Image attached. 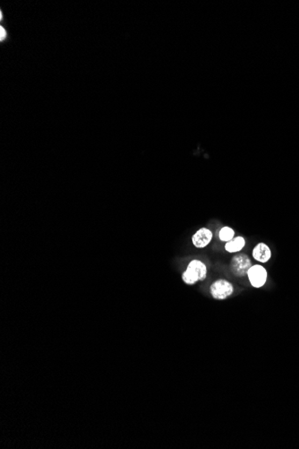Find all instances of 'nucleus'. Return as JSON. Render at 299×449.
<instances>
[{"instance_id": "nucleus-1", "label": "nucleus", "mask_w": 299, "mask_h": 449, "mask_svg": "<svg viewBox=\"0 0 299 449\" xmlns=\"http://www.w3.org/2000/svg\"><path fill=\"white\" fill-rule=\"evenodd\" d=\"M207 276V267L200 260H192L189 263L186 270L182 274L183 281L189 285H193L199 281L205 280Z\"/></svg>"}, {"instance_id": "nucleus-2", "label": "nucleus", "mask_w": 299, "mask_h": 449, "mask_svg": "<svg viewBox=\"0 0 299 449\" xmlns=\"http://www.w3.org/2000/svg\"><path fill=\"white\" fill-rule=\"evenodd\" d=\"M234 291V287L228 281L221 279L213 282L210 288V292L213 298L222 301L229 297Z\"/></svg>"}, {"instance_id": "nucleus-3", "label": "nucleus", "mask_w": 299, "mask_h": 449, "mask_svg": "<svg viewBox=\"0 0 299 449\" xmlns=\"http://www.w3.org/2000/svg\"><path fill=\"white\" fill-rule=\"evenodd\" d=\"M230 267L233 274L236 276L243 277L244 275H247L248 271L252 267V263L247 255L237 254L231 260Z\"/></svg>"}, {"instance_id": "nucleus-4", "label": "nucleus", "mask_w": 299, "mask_h": 449, "mask_svg": "<svg viewBox=\"0 0 299 449\" xmlns=\"http://www.w3.org/2000/svg\"><path fill=\"white\" fill-rule=\"evenodd\" d=\"M249 282L255 288H261L264 286L267 280V271L260 265L252 266L247 273Z\"/></svg>"}, {"instance_id": "nucleus-5", "label": "nucleus", "mask_w": 299, "mask_h": 449, "mask_svg": "<svg viewBox=\"0 0 299 449\" xmlns=\"http://www.w3.org/2000/svg\"><path fill=\"white\" fill-rule=\"evenodd\" d=\"M213 239V232L207 228H202L194 233L192 238L194 246L198 248H203L208 246L209 243Z\"/></svg>"}, {"instance_id": "nucleus-6", "label": "nucleus", "mask_w": 299, "mask_h": 449, "mask_svg": "<svg viewBox=\"0 0 299 449\" xmlns=\"http://www.w3.org/2000/svg\"><path fill=\"white\" fill-rule=\"evenodd\" d=\"M253 257L256 261L266 263L272 258V252H271L270 247L266 244L259 243L258 245L255 246V248L253 251Z\"/></svg>"}, {"instance_id": "nucleus-7", "label": "nucleus", "mask_w": 299, "mask_h": 449, "mask_svg": "<svg viewBox=\"0 0 299 449\" xmlns=\"http://www.w3.org/2000/svg\"><path fill=\"white\" fill-rule=\"evenodd\" d=\"M245 245V240L243 237H236L235 239L229 240L225 246V250L229 253H236L243 250Z\"/></svg>"}, {"instance_id": "nucleus-8", "label": "nucleus", "mask_w": 299, "mask_h": 449, "mask_svg": "<svg viewBox=\"0 0 299 449\" xmlns=\"http://www.w3.org/2000/svg\"><path fill=\"white\" fill-rule=\"evenodd\" d=\"M234 236H235V231L229 227H223L219 233L220 239L222 241H226V242L234 239Z\"/></svg>"}, {"instance_id": "nucleus-9", "label": "nucleus", "mask_w": 299, "mask_h": 449, "mask_svg": "<svg viewBox=\"0 0 299 449\" xmlns=\"http://www.w3.org/2000/svg\"><path fill=\"white\" fill-rule=\"evenodd\" d=\"M1 35H0V38H1V40H3L7 38V36H8V33H7V31H5L4 28L1 26Z\"/></svg>"}]
</instances>
